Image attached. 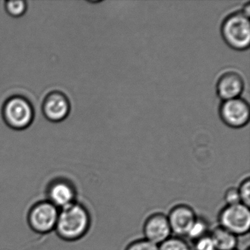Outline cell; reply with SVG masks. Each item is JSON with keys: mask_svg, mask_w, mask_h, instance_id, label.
I'll return each instance as SVG.
<instances>
[{"mask_svg": "<svg viewBox=\"0 0 250 250\" xmlns=\"http://www.w3.org/2000/svg\"><path fill=\"white\" fill-rule=\"evenodd\" d=\"M221 34L225 43L235 50H245L250 44V21L241 11L231 13L221 26Z\"/></svg>", "mask_w": 250, "mask_h": 250, "instance_id": "cell-1", "label": "cell"}, {"mask_svg": "<svg viewBox=\"0 0 250 250\" xmlns=\"http://www.w3.org/2000/svg\"><path fill=\"white\" fill-rule=\"evenodd\" d=\"M2 115L5 124L10 128L24 130L33 124L34 107L27 98L16 95L5 101L2 106Z\"/></svg>", "mask_w": 250, "mask_h": 250, "instance_id": "cell-2", "label": "cell"}, {"mask_svg": "<svg viewBox=\"0 0 250 250\" xmlns=\"http://www.w3.org/2000/svg\"><path fill=\"white\" fill-rule=\"evenodd\" d=\"M90 217L87 210L80 205L65 206L58 216V231L68 238H77L84 235L88 229Z\"/></svg>", "mask_w": 250, "mask_h": 250, "instance_id": "cell-3", "label": "cell"}, {"mask_svg": "<svg viewBox=\"0 0 250 250\" xmlns=\"http://www.w3.org/2000/svg\"><path fill=\"white\" fill-rule=\"evenodd\" d=\"M218 223L238 238L247 235L250 229V207L242 203L225 205L218 215Z\"/></svg>", "mask_w": 250, "mask_h": 250, "instance_id": "cell-4", "label": "cell"}, {"mask_svg": "<svg viewBox=\"0 0 250 250\" xmlns=\"http://www.w3.org/2000/svg\"><path fill=\"white\" fill-rule=\"evenodd\" d=\"M219 113L222 121L228 126L242 128L250 121V105L245 99L240 97L222 101Z\"/></svg>", "mask_w": 250, "mask_h": 250, "instance_id": "cell-5", "label": "cell"}, {"mask_svg": "<svg viewBox=\"0 0 250 250\" xmlns=\"http://www.w3.org/2000/svg\"><path fill=\"white\" fill-rule=\"evenodd\" d=\"M167 216L172 234L184 238L198 216L191 206L178 204L169 210Z\"/></svg>", "mask_w": 250, "mask_h": 250, "instance_id": "cell-6", "label": "cell"}, {"mask_svg": "<svg viewBox=\"0 0 250 250\" xmlns=\"http://www.w3.org/2000/svg\"><path fill=\"white\" fill-rule=\"evenodd\" d=\"M145 239L159 246L172 235L167 216L161 212L149 215L143 223Z\"/></svg>", "mask_w": 250, "mask_h": 250, "instance_id": "cell-7", "label": "cell"}, {"mask_svg": "<svg viewBox=\"0 0 250 250\" xmlns=\"http://www.w3.org/2000/svg\"><path fill=\"white\" fill-rule=\"evenodd\" d=\"M42 111L45 118L51 122H61L69 115L71 103L62 92H51L43 100Z\"/></svg>", "mask_w": 250, "mask_h": 250, "instance_id": "cell-8", "label": "cell"}, {"mask_svg": "<svg viewBox=\"0 0 250 250\" xmlns=\"http://www.w3.org/2000/svg\"><path fill=\"white\" fill-rule=\"evenodd\" d=\"M244 80L242 76L235 71H225L218 79L216 93L222 101L236 99L244 91Z\"/></svg>", "mask_w": 250, "mask_h": 250, "instance_id": "cell-9", "label": "cell"}, {"mask_svg": "<svg viewBox=\"0 0 250 250\" xmlns=\"http://www.w3.org/2000/svg\"><path fill=\"white\" fill-rule=\"evenodd\" d=\"M58 214L55 206L42 203L35 208L30 216L32 225L40 232L50 230L58 222Z\"/></svg>", "mask_w": 250, "mask_h": 250, "instance_id": "cell-10", "label": "cell"}, {"mask_svg": "<svg viewBox=\"0 0 250 250\" xmlns=\"http://www.w3.org/2000/svg\"><path fill=\"white\" fill-rule=\"evenodd\" d=\"M216 250H235L238 245V237L228 229L217 226L209 232Z\"/></svg>", "mask_w": 250, "mask_h": 250, "instance_id": "cell-11", "label": "cell"}, {"mask_svg": "<svg viewBox=\"0 0 250 250\" xmlns=\"http://www.w3.org/2000/svg\"><path fill=\"white\" fill-rule=\"evenodd\" d=\"M74 191L69 186L65 184H58L51 190V198L55 204L65 206L72 203Z\"/></svg>", "mask_w": 250, "mask_h": 250, "instance_id": "cell-12", "label": "cell"}, {"mask_svg": "<svg viewBox=\"0 0 250 250\" xmlns=\"http://www.w3.org/2000/svg\"><path fill=\"white\" fill-rule=\"evenodd\" d=\"M209 229L210 228H209L207 221L203 218L197 216V219L193 223L192 226L190 228L186 237L191 240L192 242H194L196 240L208 234L210 232Z\"/></svg>", "mask_w": 250, "mask_h": 250, "instance_id": "cell-13", "label": "cell"}, {"mask_svg": "<svg viewBox=\"0 0 250 250\" xmlns=\"http://www.w3.org/2000/svg\"><path fill=\"white\" fill-rule=\"evenodd\" d=\"M159 250H192L191 246L182 237L171 235L159 245Z\"/></svg>", "mask_w": 250, "mask_h": 250, "instance_id": "cell-14", "label": "cell"}, {"mask_svg": "<svg viewBox=\"0 0 250 250\" xmlns=\"http://www.w3.org/2000/svg\"><path fill=\"white\" fill-rule=\"evenodd\" d=\"M5 8L11 17L19 18L25 14L27 10V3L24 0L6 1L5 2Z\"/></svg>", "mask_w": 250, "mask_h": 250, "instance_id": "cell-15", "label": "cell"}, {"mask_svg": "<svg viewBox=\"0 0 250 250\" xmlns=\"http://www.w3.org/2000/svg\"><path fill=\"white\" fill-rule=\"evenodd\" d=\"M238 188L240 201L244 206L250 207V177L244 178L240 183Z\"/></svg>", "mask_w": 250, "mask_h": 250, "instance_id": "cell-16", "label": "cell"}, {"mask_svg": "<svg viewBox=\"0 0 250 250\" xmlns=\"http://www.w3.org/2000/svg\"><path fill=\"white\" fill-rule=\"evenodd\" d=\"M124 250H159V246L143 238L131 241Z\"/></svg>", "mask_w": 250, "mask_h": 250, "instance_id": "cell-17", "label": "cell"}, {"mask_svg": "<svg viewBox=\"0 0 250 250\" xmlns=\"http://www.w3.org/2000/svg\"><path fill=\"white\" fill-rule=\"evenodd\" d=\"M192 250H216L214 243L210 237V234L204 235L202 238L196 240L193 242Z\"/></svg>", "mask_w": 250, "mask_h": 250, "instance_id": "cell-18", "label": "cell"}, {"mask_svg": "<svg viewBox=\"0 0 250 250\" xmlns=\"http://www.w3.org/2000/svg\"><path fill=\"white\" fill-rule=\"evenodd\" d=\"M224 200L225 205H235L241 203L238 188L235 187H231L227 188L224 194Z\"/></svg>", "mask_w": 250, "mask_h": 250, "instance_id": "cell-19", "label": "cell"}, {"mask_svg": "<svg viewBox=\"0 0 250 250\" xmlns=\"http://www.w3.org/2000/svg\"><path fill=\"white\" fill-rule=\"evenodd\" d=\"M243 13H244L245 15H247V17H250V2H247L246 5H244V8H243L242 11Z\"/></svg>", "mask_w": 250, "mask_h": 250, "instance_id": "cell-20", "label": "cell"}, {"mask_svg": "<svg viewBox=\"0 0 250 250\" xmlns=\"http://www.w3.org/2000/svg\"><path fill=\"white\" fill-rule=\"evenodd\" d=\"M250 250V247H247V248L245 249V250Z\"/></svg>", "mask_w": 250, "mask_h": 250, "instance_id": "cell-21", "label": "cell"}, {"mask_svg": "<svg viewBox=\"0 0 250 250\" xmlns=\"http://www.w3.org/2000/svg\"></svg>", "mask_w": 250, "mask_h": 250, "instance_id": "cell-22", "label": "cell"}]
</instances>
